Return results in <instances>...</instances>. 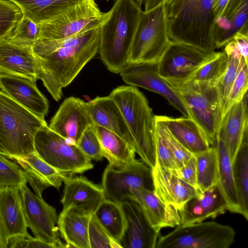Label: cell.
Wrapping results in <instances>:
<instances>
[{"instance_id": "obj_1", "label": "cell", "mask_w": 248, "mask_h": 248, "mask_svg": "<svg viewBox=\"0 0 248 248\" xmlns=\"http://www.w3.org/2000/svg\"><path fill=\"white\" fill-rule=\"evenodd\" d=\"M100 30L99 26L66 38L40 39L35 44L39 79L55 100L98 52Z\"/></svg>"}, {"instance_id": "obj_2", "label": "cell", "mask_w": 248, "mask_h": 248, "mask_svg": "<svg viewBox=\"0 0 248 248\" xmlns=\"http://www.w3.org/2000/svg\"><path fill=\"white\" fill-rule=\"evenodd\" d=\"M142 11L135 0H116L111 9L105 13L100 26L98 52L110 72L120 73L129 63Z\"/></svg>"}, {"instance_id": "obj_3", "label": "cell", "mask_w": 248, "mask_h": 248, "mask_svg": "<svg viewBox=\"0 0 248 248\" xmlns=\"http://www.w3.org/2000/svg\"><path fill=\"white\" fill-rule=\"evenodd\" d=\"M216 0H171L165 3L171 42L206 52L216 49L213 39Z\"/></svg>"}, {"instance_id": "obj_4", "label": "cell", "mask_w": 248, "mask_h": 248, "mask_svg": "<svg viewBox=\"0 0 248 248\" xmlns=\"http://www.w3.org/2000/svg\"><path fill=\"white\" fill-rule=\"evenodd\" d=\"M109 96L120 109L141 160L153 169L156 164L155 118L143 93L135 86L122 85Z\"/></svg>"}, {"instance_id": "obj_5", "label": "cell", "mask_w": 248, "mask_h": 248, "mask_svg": "<svg viewBox=\"0 0 248 248\" xmlns=\"http://www.w3.org/2000/svg\"><path fill=\"white\" fill-rule=\"evenodd\" d=\"M47 124L0 90V149L11 160L35 152L38 130Z\"/></svg>"}, {"instance_id": "obj_6", "label": "cell", "mask_w": 248, "mask_h": 248, "mask_svg": "<svg viewBox=\"0 0 248 248\" xmlns=\"http://www.w3.org/2000/svg\"><path fill=\"white\" fill-rule=\"evenodd\" d=\"M201 128L211 146L215 144L223 117V104L217 83L187 80L168 82Z\"/></svg>"}, {"instance_id": "obj_7", "label": "cell", "mask_w": 248, "mask_h": 248, "mask_svg": "<svg viewBox=\"0 0 248 248\" xmlns=\"http://www.w3.org/2000/svg\"><path fill=\"white\" fill-rule=\"evenodd\" d=\"M171 41L169 37L165 3L142 11L132 42L129 63L158 62Z\"/></svg>"}, {"instance_id": "obj_8", "label": "cell", "mask_w": 248, "mask_h": 248, "mask_svg": "<svg viewBox=\"0 0 248 248\" xmlns=\"http://www.w3.org/2000/svg\"><path fill=\"white\" fill-rule=\"evenodd\" d=\"M35 152L45 161L68 177L92 169L93 165L77 144L42 126L34 141Z\"/></svg>"}, {"instance_id": "obj_9", "label": "cell", "mask_w": 248, "mask_h": 248, "mask_svg": "<svg viewBox=\"0 0 248 248\" xmlns=\"http://www.w3.org/2000/svg\"><path fill=\"white\" fill-rule=\"evenodd\" d=\"M175 227L166 235L159 236L155 248H229L235 240L232 227L215 221Z\"/></svg>"}, {"instance_id": "obj_10", "label": "cell", "mask_w": 248, "mask_h": 248, "mask_svg": "<svg viewBox=\"0 0 248 248\" xmlns=\"http://www.w3.org/2000/svg\"><path fill=\"white\" fill-rule=\"evenodd\" d=\"M101 186L106 200L120 204L133 200L132 193L135 190H153L152 169L137 159L121 168L108 164L103 172Z\"/></svg>"}, {"instance_id": "obj_11", "label": "cell", "mask_w": 248, "mask_h": 248, "mask_svg": "<svg viewBox=\"0 0 248 248\" xmlns=\"http://www.w3.org/2000/svg\"><path fill=\"white\" fill-rule=\"evenodd\" d=\"M104 15L95 0H82L54 19L40 24V39L66 38L99 27Z\"/></svg>"}, {"instance_id": "obj_12", "label": "cell", "mask_w": 248, "mask_h": 248, "mask_svg": "<svg viewBox=\"0 0 248 248\" xmlns=\"http://www.w3.org/2000/svg\"><path fill=\"white\" fill-rule=\"evenodd\" d=\"M26 183L19 188L28 228L34 237L53 245L55 248L66 247L59 238L56 210L33 193Z\"/></svg>"}, {"instance_id": "obj_13", "label": "cell", "mask_w": 248, "mask_h": 248, "mask_svg": "<svg viewBox=\"0 0 248 248\" xmlns=\"http://www.w3.org/2000/svg\"><path fill=\"white\" fill-rule=\"evenodd\" d=\"M215 52L171 42L157 62L159 74L168 82L187 81Z\"/></svg>"}, {"instance_id": "obj_14", "label": "cell", "mask_w": 248, "mask_h": 248, "mask_svg": "<svg viewBox=\"0 0 248 248\" xmlns=\"http://www.w3.org/2000/svg\"><path fill=\"white\" fill-rule=\"evenodd\" d=\"M120 74L126 84L141 87L159 94L184 116L190 118L186 108L176 92L159 74L157 62L129 63Z\"/></svg>"}, {"instance_id": "obj_15", "label": "cell", "mask_w": 248, "mask_h": 248, "mask_svg": "<svg viewBox=\"0 0 248 248\" xmlns=\"http://www.w3.org/2000/svg\"><path fill=\"white\" fill-rule=\"evenodd\" d=\"M120 205L125 219L121 248H155L160 232L151 226L140 204L130 199Z\"/></svg>"}, {"instance_id": "obj_16", "label": "cell", "mask_w": 248, "mask_h": 248, "mask_svg": "<svg viewBox=\"0 0 248 248\" xmlns=\"http://www.w3.org/2000/svg\"><path fill=\"white\" fill-rule=\"evenodd\" d=\"M93 124L86 102L79 98L70 96L62 102L48 126L77 144L85 130Z\"/></svg>"}, {"instance_id": "obj_17", "label": "cell", "mask_w": 248, "mask_h": 248, "mask_svg": "<svg viewBox=\"0 0 248 248\" xmlns=\"http://www.w3.org/2000/svg\"><path fill=\"white\" fill-rule=\"evenodd\" d=\"M19 187H0V240L7 247L12 237H30Z\"/></svg>"}, {"instance_id": "obj_18", "label": "cell", "mask_w": 248, "mask_h": 248, "mask_svg": "<svg viewBox=\"0 0 248 248\" xmlns=\"http://www.w3.org/2000/svg\"><path fill=\"white\" fill-rule=\"evenodd\" d=\"M0 89L16 102L45 120L48 112V102L35 81L20 76L0 74Z\"/></svg>"}, {"instance_id": "obj_19", "label": "cell", "mask_w": 248, "mask_h": 248, "mask_svg": "<svg viewBox=\"0 0 248 248\" xmlns=\"http://www.w3.org/2000/svg\"><path fill=\"white\" fill-rule=\"evenodd\" d=\"M227 202L218 184L189 200L179 210L180 224L187 225L215 218L228 211Z\"/></svg>"}, {"instance_id": "obj_20", "label": "cell", "mask_w": 248, "mask_h": 248, "mask_svg": "<svg viewBox=\"0 0 248 248\" xmlns=\"http://www.w3.org/2000/svg\"><path fill=\"white\" fill-rule=\"evenodd\" d=\"M0 74L18 76L34 81L39 79V69L32 47L0 40Z\"/></svg>"}, {"instance_id": "obj_21", "label": "cell", "mask_w": 248, "mask_h": 248, "mask_svg": "<svg viewBox=\"0 0 248 248\" xmlns=\"http://www.w3.org/2000/svg\"><path fill=\"white\" fill-rule=\"evenodd\" d=\"M153 191L164 203L180 210L200 192L184 181L170 170L156 164L152 169Z\"/></svg>"}, {"instance_id": "obj_22", "label": "cell", "mask_w": 248, "mask_h": 248, "mask_svg": "<svg viewBox=\"0 0 248 248\" xmlns=\"http://www.w3.org/2000/svg\"><path fill=\"white\" fill-rule=\"evenodd\" d=\"M247 93L242 99L232 106L223 115L217 136L223 142L232 164L248 131Z\"/></svg>"}, {"instance_id": "obj_23", "label": "cell", "mask_w": 248, "mask_h": 248, "mask_svg": "<svg viewBox=\"0 0 248 248\" xmlns=\"http://www.w3.org/2000/svg\"><path fill=\"white\" fill-rule=\"evenodd\" d=\"M63 183L64 187L61 201L63 208L74 206L92 215L106 199L101 185L84 176L70 177Z\"/></svg>"}, {"instance_id": "obj_24", "label": "cell", "mask_w": 248, "mask_h": 248, "mask_svg": "<svg viewBox=\"0 0 248 248\" xmlns=\"http://www.w3.org/2000/svg\"><path fill=\"white\" fill-rule=\"evenodd\" d=\"M12 160L22 169L27 182L41 198L46 188L53 186L59 189L69 178L45 161L35 152L24 157H14Z\"/></svg>"}, {"instance_id": "obj_25", "label": "cell", "mask_w": 248, "mask_h": 248, "mask_svg": "<svg viewBox=\"0 0 248 248\" xmlns=\"http://www.w3.org/2000/svg\"><path fill=\"white\" fill-rule=\"evenodd\" d=\"M248 0H228L213 30L216 48L224 46L237 32H248Z\"/></svg>"}, {"instance_id": "obj_26", "label": "cell", "mask_w": 248, "mask_h": 248, "mask_svg": "<svg viewBox=\"0 0 248 248\" xmlns=\"http://www.w3.org/2000/svg\"><path fill=\"white\" fill-rule=\"evenodd\" d=\"M86 104L94 124L117 134L134 149L133 139L124 116L117 104L109 96H97L86 102Z\"/></svg>"}, {"instance_id": "obj_27", "label": "cell", "mask_w": 248, "mask_h": 248, "mask_svg": "<svg viewBox=\"0 0 248 248\" xmlns=\"http://www.w3.org/2000/svg\"><path fill=\"white\" fill-rule=\"evenodd\" d=\"M135 200L143 209L151 226L157 231L166 227H175L180 224L178 209L163 202L153 190L141 188L132 193Z\"/></svg>"}, {"instance_id": "obj_28", "label": "cell", "mask_w": 248, "mask_h": 248, "mask_svg": "<svg viewBox=\"0 0 248 248\" xmlns=\"http://www.w3.org/2000/svg\"><path fill=\"white\" fill-rule=\"evenodd\" d=\"M91 215L74 206L63 208L57 224L66 247L90 248L88 229Z\"/></svg>"}, {"instance_id": "obj_29", "label": "cell", "mask_w": 248, "mask_h": 248, "mask_svg": "<svg viewBox=\"0 0 248 248\" xmlns=\"http://www.w3.org/2000/svg\"><path fill=\"white\" fill-rule=\"evenodd\" d=\"M155 117L162 122L174 139L192 154L204 152L211 147L203 131L191 118L163 115Z\"/></svg>"}, {"instance_id": "obj_30", "label": "cell", "mask_w": 248, "mask_h": 248, "mask_svg": "<svg viewBox=\"0 0 248 248\" xmlns=\"http://www.w3.org/2000/svg\"><path fill=\"white\" fill-rule=\"evenodd\" d=\"M104 157L116 168L126 166L136 160V153L120 136L98 125L94 124Z\"/></svg>"}, {"instance_id": "obj_31", "label": "cell", "mask_w": 248, "mask_h": 248, "mask_svg": "<svg viewBox=\"0 0 248 248\" xmlns=\"http://www.w3.org/2000/svg\"><path fill=\"white\" fill-rule=\"evenodd\" d=\"M22 10L24 16L37 24L49 21L82 0H9Z\"/></svg>"}, {"instance_id": "obj_32", "label": "cell", "mask_w": 248, "mask_h": 248, "mask_svg": "<svg viewBox=\"0 0 248 248\" xmlns=\"http://www.w3.org/2000/svg\"><path fill=\"white\" fill-rule=\"evenodd\" d=\"M218 159V185L227 202L228 210L233 213L240 214L239 202L237 194L232 164L225 147L217 136L215 145Z\"/></svg>"}, {"instance_id": "obj_33", "label": "cell", "mask_w": 248, "mask_h": 248, "mask_svg": "<svg viewBox=\"0 0 248 248\" xmlns=\"http://www.w3.org/2000/svg\"><path fill=\"white\" fill-rule=\"evenodd\" d=\"M233 177L240 204V215L248 220V131L244 136L232 164Z\"/></svg>"}, {"instance_id": "obj_34", "label": "cell", "mask_w": 248, "mask_h": 248, "mask_svg": "<svg viewBox=\"0 0 248 248\" xmlns=\"http://www.w3.org/2000/svg\"><path fill=\"white\" fill-rule=\"evenodd\" d=\"M93 215L110 237L119 244L125 226L121 205L105 199Z\"/></svg>"}, {"instance_id": "obj_35", "label": "cell", "mask_w": 248, "mask_h": 248, "mask_svg": "<svg viewBox=\"0 0 248 248\" xmlns=\"http://www.w3.org/2000/svg\"><path fill=\"white\" fill-rule=\"evenodd\" d=\"M194 155L197 189L202 192L218 183L217 152L215 146H211L207 150Z\"/></svg>"}, {"instance_id": "obj_36", "label": "cell", "mask_w": 248, "mask_h": 248, "mask_svg": "<svg viewBox=\"0 0 248 248\" xmlns=\"http://www.w3.org/2000/svg\"><path fill=\"white\" fill-rule=\"evenodd\" d=\"M227 63V56L224 51L216 52L214 56L203 64L188 80L217 83L226 71Z\"/></svg>"}, {"instance_id": "obj_37", "label": "cell", "mask_w": 248, "mask_h": 248, "mask_svg": "<svg viewBox=\"0 0 248 248\" xmlns=\"http://www.w3.org/2000/svg\"><path fill=\"white\" fill-rule=\"evenodd\" d=\"M155 143L156 164L170 170L177 169L168 140L163 123L155 118Z\"/></svg>"}, {"instance_id": "obj_38", "label": "cell", "mask_w": 248, "mask_h": 248, "mask_svg": "<svg viewBox=\"0 0 248 248\" xmlns=\"http://www.w3.org/2000/svg\"><path fill=\"white\" fill-rule=\"evenodd\" d=\"M6 38L17 45L32 47L40 39V24L23 16L12 34Z\"/></svg>"}, {"instance_id": "obj_39", "label": "cell", "mask_w": 248, "mask_h": 248, "mask_svg": "<svg viewBox=\"0 0 248 248\" xmlns=\"http://www.w3.org/2000/svg\"><path fill=\"white\" fill-rule=\"evenodd\" d=\"M23 16L16 4L9 0H0V40L12 34Z\"/></svg>"}, {"instance_id": "obj_40", "label": "cell", "mask_w": 248, "mask_h": 248, "mask_svg": "<svg viewBox=\"0 0 248 248\" xmlns=\"http://www.w3.org/2000/svg\"><path fill=\"white\" fill-rule=\"evenodd\" d=\"M27 183L24 171L18 164L0 154V187H19Z\"/></svg>"}, {"instance_id": "obj_41", "label": "cell", "mask_w": 248, "mask_h": 248, "mask_svg": "<svg viewBox=\"0 0 248 248\" xmlns=\"http://www.w3.org/2000/svg\"><path fill=\"white\" fill-rule=\"evenodd\" d=\"M226 55L228 58L227 69L223 76L217 83L222 102L223 108L237 75L243 63L245 62L244 59L239 60L231 54Z\"/></svg>"}, {"instance_id": "obj_42", "label": "cell", "mask_w": 248, "mask_h": 248, "mask_svg": "<svg viewBox=\"0 0 248 248\" xmlns=\"http://www.w3.org/2000/svg\"><path fill=\"white\" fill-rule=\"evenodd\" d=\"M77 145L91 161L101 160L104 157L94 124L87 127Z\"/></svg>"}, {"instance_id": "obj_43", "label": "cell", "mask_w": 248, "mask_h": 248, "mask_svg": "<svg viewBox=\"0 0 248 248\" xmlns=\"http://www.w3.org/2000/svg\"><path fill=\"white\" fill-rule=\"evenodd\" d=\"M89 240L90 248H121L100 224L93 214L89 224Z\"/></svg>"}, {"instance_id": "obj_44", "label": "cell", "mask_w": 248, "mask_h": 248, "mask_svg": "<svg viewBox=\"0 0 248 248\" xmlns=\"http://www.w3.org/2000/svg\"><path fill=\"white\" fill-rule=\"evenodd\" d=\"M248 87V63H243L232 84L223 108V116L232 106L239 102L247 93Z\"/></svg>"}, {"instance_id": "obj_45", "label": "cell", "mask_w": 248, "mask_h": 248, "mask_svg": "<svg viewBox=\"0 0 248 248\" xmlns=\"http://www.w3.org/2000/svg\"><path fill=\"white\" fill-rule=\"evenodd\" d=\"M165 128L169 144L177 165V169L181 168L186 164L193 154L174 139L168 130L165 125Z\"/></svg>"}, {"instance_id": "obj_46", "label": "cell", "mask_w": 248, "mask_h": 248, "mask_svg": "<svg viewBox=\"0 0 248 248\" xmlns=\"http://www.w3.org/2000/svg\"><path fill=\"white\" fill-rule=\"evenodd\" d=\"M8 248H55L49 243L33 237L19 235L12 237L9 241Z\"/></svg>"}, {"instance_id": "obj_47", "label": "cell", "mask_w": 248, "mask_h": 248, "mask_svg": "<svg viewBox=\"0 0 248 248\" xmlns=\"http://www.w3.org/2000/svg\"><path fill=\"white\" fill-rule=\"evenodd\" d=\"M170 170L181 179L198 189L196 180V159L194 155L184 166Z\"/></svg>"}, {"instance_id": "obj_48", "label": "cell", "mask_w": 248, "mask_h": 248, "mask_svg": "<svg viewBox=\"0 0 248 248\" xmlns=\"http://www.w3.org/2000/svg\"><path fill=\"white\" fill-rule=\"evenodd\" d=\"M237 49L248 63V32H237L232 39Z\"/></svg>"}, {"instance_id": "obj_49", "label": "cell", "mask_w": 248, "mask_h": 248, "mask_svg": "<svg viewBox=\"0 0 248 248\" xmlns=\"http://www.w3.org/2000/svg\"><path fill=\"white\" fill-rule=\"evenodd\" d=\"M165 0H144V11L147 12L155 8L162 3H164Z\"/></svg>"}, {"instance_id": "obj_50", "label": "cell", "mask_w": 248, "mask_h": 248, "mask_svg": "<svg viewBox=\"0 0 248 248\" xmlns=\"http://www.w3.org/2000/svg\"><path fill=\"white\" fill-rule=\"evenodd\" d=\"M8 247L0 240V248H7Z\"/></svg>"}, {"instance_id": "obj_51", "label": "cell", "mask_w": 248, "mask_h": 248, "mask_svg": "<svg viewBox=\"0 0 248 248\" xmlns=\"http://www.w3.org/2000/svg\"><path fill=\"white\" fill-rule=\"evenodd\" d=\"M140 6L143 4L144 0H135Z\"/></svg>"}, {"instance_id": "obj_52", "label": "cell", "mask_w": 248, "mask_h": 248, "mask_svg": "<svg viewBox=\"0 0 248 248\" xmlns=\"http://www.w3.org/2000/svg\"><path fill=\"white\" fill-rule=\"evenodd\" d=\"M0 154L5 155L3 153V152L0 149Z\"/></svg>"}, {"instance_id": "obj_53", "label": "cell", "mask_w": 248, "mask_h": 248, "mask_svg": "<svg viewBox=\"0 0 248 248\" xmlns=\"http://www.w3.org/2000/svg\"><path fill=\"white\" fill-rule=\"evenodd\" d=\"M170 0H165L164 3H165V2H168V1H170Z\"/></svg>"}]
</instances>
